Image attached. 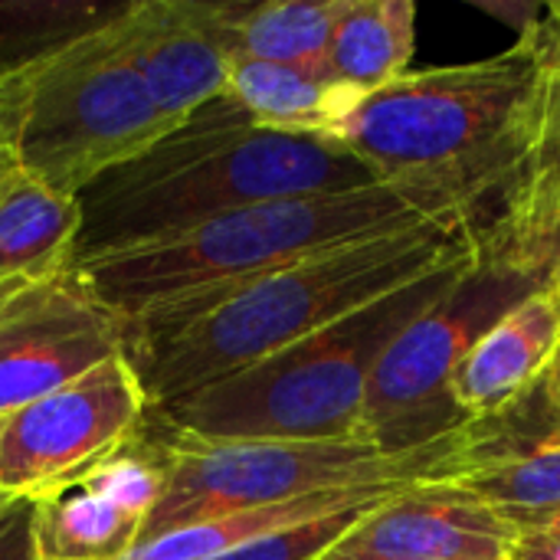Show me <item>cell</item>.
<instances>
[{
  "label": "cell",
  "mask_w": 560,
  "mask_h": 560,
  "mask_svg": "<svg viewBox=\"0 0 560 560\" xmlns=\"http://www.w3.org/2000/svg\"><path fill=\"white\" fill-rule=\"evenodd\" d=\"M548 390H551V397L560 404V351L558 358H555V364H551V371H548Z\"/></svg>",
  "instance_id": "cell-27"
},
{
  "label": "cell",
  "mask_w": 560,
  "mask_h": 560,
  "mask_svg": "<svg viewBox=\"0 0 560 560\" xmlns=\"http://www.w3.org/2000/svg\"><path fill=\"white\" fill-rule=\"evenodd\" d=\"M161 443L144 433L33 502L36 560H125L164 499Z\"/></svg>",
  "instance_id": "cell-11"
},
{
  "label": "cell",
  "mask_w": 560,
  "mask_h": 560,
  "mask_svg": "<svg viewBox=\"0 0 560 560\" xmlns=\"http://www.w3.org/2000/svg\"><path fill=\"white\" fill-rule=\"evenodd\" d=\"M410 489V486H407ZM390 492H400L394 486H364V489H338V492H322L282 505H266V509H249L197 525H184L174 532H164L158 538L141 541L125 560H213L233 548H243L262 535H272L279 528H292L341 509H351L358 502L384 499Z\"/></svg>",
  "instance_id": "cell-19"
},
{
  "label": "cell",
  "mask_w": 560,
  "mask_h": 560,
  "mask_svg": "<svg viewBox=\"0 0 560 560\" xmlns=\"http://www.w3.org/2000/svg\"><path fill=\"white\" fill-rule=\"evenodd\" d=\"M0 436H3V420H0Z\"/></svg>",
  "instance_id": "cell-31"
},
{
  "label": "cell",
  "mask_w": 560,
  "mask_h": 560,
  "mask_svg": "<svg viewBox=\"0 0 560 560\" xmlns=\"http://www.w3.org/2000/svg\"><path fill=\"white\" fill-rule=\"evenodd\" d=\"M515 525L450 486H410L368 512L331 551L358 560H509Z\"/></svg>",
  "instance_id": "cell-13"
},
{
  "label": "cell",
  "mask_w": 560,
  "mask_h": 560,
  "mask_svg": "<svg viewBox=\"0 0 560 560\" xmlns=\"http://www.w3.org/2000/svg\"><path fill=\"white\" fill-rule=\"evenodd\" d=\"M509 560H560V528H525L515 535Z\"/></svg>",
  "instance_id": "cell-25"
},
{
  "label": "cell",
  "mask_w": 560,
  "mask_h": 560,
  "mask_svg": "<svg viewBox=\"0 0 560 560\" xmlns=\"http://www.w3.org/2000/svg\"><path fill=\"white\" fill-rule=\"evenodd\" d=\"M226 95L256 128L335 138L345 131L364 95L338 82L328 69L279 66L262 59H233Z\"/></svg>",
  "instance_id": "cell-17"
},
{
  "label": "cell",
  "mask_w": 560,
  "mask_h": 560,
  "mask_svg": "<svg viewBox=\"0 0 560 560\" xmlns=\"http://www.w3.org/2000/svg\"><path fill=\"white\" fill-rule=\"evenodd\" d=\"M551 289L558 292V299H560V217H558V230H555V262H551Z\"/></svg>",
  "instance_id": "cell-26"
},
{
  "label": "cell",
  "mask_w": 560,
  "mask_h": 560,
  "mask_svg": "<svg viewBox=\"0 0 560 560\" xmlns=\"http://www.w3.org/2000/svg\"><path fill=\"white\" fill-rule=\"evenodd\" d=\"M322 560H358V558H338V555H325Z\"/></svg>",
  "instance_id": "cell-30"
},
{
  "label": "cell",
  "mask_w": 560,
  "mask_h": 560,
  "mask_svg": "<svg viewBox=\"0 0 560 560\" xmlns=\"http://www.w3.org/2000/svg\"><path fill=\"white\" fill-rule=\"evenodd\" d=\"M459 256L354 315L158 413L200 440H361L368 387L394 338L476 262Z\"/></svg>",
  "instance_id": "cell-4"
},
{
  "label": "cell",
  "mask_w": 560,
  "mask_h": 560,
  "mask_svg": "<svg viewBox=\"0 0 560 560\" xmlns=\"http://www.w3.org/2000/svg\"><path fill=\"white\" fill-rule=\"evenodd\" d=\"M450 486L482 499L502 518H509L515 532H522L545 515L560 512V440L535 450L532 456L463 476Z\"/></svg>",
  "instance_id": "cell-21"
},
{
  "label": "cell",
  "mask_w": 560,
  "mask_h": 560,
  "mask_svg": "<svg viewBox=\"0 0 560 560\" xmlns=\"http://www.w3.org/2000/svg\"><path fill=\"white\" fill-rule=\"evenodd\" d=\"M522 36L532 43L538 62L551 72L560 75V3H548L541 7L525 26H522Z\"/></svg>",
  "instance_id": "cell-24"
},
{
  "label": "cell",
  "mask_w": 560,
  "mask_h": 560,
  "mask_svg": "<svg viewBox=\"0 0 560 560\" xmlns=\"http://www.w3.org/2000/svg\"><path fill=\"white\" fill-rule=\"evenodd\" d=\"M413 46V0H348L331 49L325 56V69L338 82L358 89L361 95H371L407 75Z\"/></svg>",
  "instance_id": "cell-18"
},
{
  "label": "cell",
  "mask_w": 560,
  "mask_h": 560,
  "mask_svg": "<svg viewBox=\"0 0 560 560\" xmlns=\"http://www.w3.org/2000/svg\"><path fill=\"white\" fill-rule=\"evenodd\" d=\"M240 7L207 0H141L118 7L115 23L125 49L158 112L174 128L226 95Z\"/></svg>",
  "instance_id": "cell-12"
},
{
  "label": "cell",
  "mask_w": 560,
  "mask_h": 560,
  "mask_svg": "<svg viewBox=\"0 0 560 560\" xmlns=\"http://www.w3.org/2000/svg\"><path fill=\"white\" fill-rule=\"evenodd\" d=\"M128 351V325L82 269L0 289V420Z\"/></svg>",
  "instance_id": "cell-10"
},
{
  "label": "cell",
  "mask_w": 560,
  "mask_h": 560,
  "mask_svg": "<svg viewBox=\"0 0 560 560\" xmlns=\"http://www.w3.org/2000/svg\"><path fill=\"white\" fill-rule=\"evenodd\" d=\"M476 249L472 213L345 243L194 308L128 325L125 354L151 410L164 413Z\"/></svg>",
  "instance_id": "cell-1"
},
{
  "label": "cell",
  "mask_w": 560,
  "mask_h": 560,
  "mask_svg": "<svg viewBox=\"0 0 560 560\" xmlns=\"http://www.w3.org/2000/svg\"><path fill=\"white\" fill-rule=\"evenodd\" d=\"M545 285H551V266L479 246L476 262L377 361L361 440L397 456L466 427L469 420L450 397L456 368L502 315Z\"/></svg>",
  "instance_id": "cell-8"
},
{
  "label": "cell",
  "mask_w": 560,
  "mask_h": 560,
  "mask_svg": "<svg viewBox=\"0 0 560 560\" xmlns=\"http://www.w3.org/2000/svg\"><path fill=\"white\" fill-rule=\"evenodd\" d=\"M390 495H384V499H390ZM384 499L358 502L351 509H341V512H331V515H322V518H312V522H302L292 528H279L272 535H262V538H256L243 548H233L213 560H322L325 555H331L341 545V538L368 512H374Z\"/></svg>",
  "instance_id": "cell-22"
},
{
  "label": "cell",
  "mask_w": 560,
  "mask_h": 560,
  "mask_svg": "<svg viewBox=\"0 0 560 560\" xmlns=\"http://www.w3.org/2000/svg\"><path fill=\"white\" fill-rule=\"evenodd\" d=\"M158 443L167 486L141 541L322 492L459 482L472 472V420L430 446L397 456L364 440H200L167 427Z\"/></svg>",
  "instance_id": "cell-7"
},
{
  "label": "cell",
  "mask_w": 560,
  "mask_h": 560,
  "mask_svg": "<svg viewBox=\"0 0 560 560\" xmlns=\"http://www.w3.org/2000/svg\"><path fill=\"white\" fill-rule=\"evenodd\" d=\"M82 207L33 174L10 167L0 180V289L75 269Z\"/></svg>",
  "instance_id": "cell-16"
},
{
  "label": "cell",
  "mask_w": 560,
  "mask_h": 560,
  "mask_svg": "<svg viewBox=\"0 0 560 560\" xmlns=\"http://www.w3.org/2000/svg\"><path fill=\"white\" fill-rule=\"evenodd\" d=\"M0 560H36L33 502L0 495Z\"/></svg>",
  "instance_id": "cell-23"
},
{
  "label": "cell",
  "mask_w": 560,
  "mask_h": 560,
  "mask_svg": "<svg viewBox=\"0 0 560 560\" xmlns=\"http://www.w3.org/2000/svg\"><path fill=\"white\" fill-rule=\"evenodd\" d=\"M345 3L348 0H269L240 7L233 30L236 59L325 69Z\"/></svg>",
  "instance_id": "cell-20"
},
{
  "label": "cell",
  "mask_w": 560,
  "mask_h": 560,
  "mask_svg": "<svg viewBox=\"0 0 560 560\" xmlns=\"http://www.w3.org/2000/svg\"><path fill=\"white\" fill-rule=\"evenodd\" d=\"M345 141L256 128L220 95L138 161L79 194V259L154 243L246 207L381 184Z\"/></svg>",
  "instance_id": "cell-2"
},
{
  "label": "cell",
  "mask_w": 560,
  "mask_h": 560,
  "mask_svg": "<svg viewBox=\"0 0 560 560\" xmlns=\"http://www.w3.org/2000/svg\"><path fill=\"white\" fill-rule=\"evenodd\" d=\"M545 525H555V528H560V512H551V515H545L541 522H535V525H528V528H545ZM525 532V528H522Z\"/></svg>",
  "instance_id": "cell-28"
},
{
  "label": "cell",
  "mask_w": 560,
  "mask_h": 560,
  "mask_svg": "<svg viewBox=\"0 0 560 560\" xmlns=\"http://www.w3.org/2000/svg\"><path fill=\"white\" fill-rule=\"evenodd\" d=\"M115 13L0 69V151L62 194L79 197L177 131L131 62Z\"/></svg>",
  "instance_id": "cell-5"
},
{
  "label": "cell",
  "mask_w": 560,
  "mask_h": 560,
  "mask_svg": "<svg viewBox=\"0 0 560 560\" xmlns=\"http://www.w3.org/2000/svg\"><path fill=\"white\" fill-rule=\"evenodd\" d=\"M10 167H13V164H10V161L3 158V151H0V180L7 177V171H10Z\"/></svg>",
  "instance_id": "cell-29"
},
{
  "label": "cell",
  "mask_w": 560,
  "mask_h": 560,
  "mask_svg": "<svg viewBox=\"0 0 560 560\" xmlns=\"http://www.w3.org/2000/svg\"><path fill=\"white\" fill-rule=\"evenodd\" d=\"M148 413L151 400L128 354L108 358L3 420L0 495L43 499L138 440Z\"/></svg>",
  "instance_id": "cell-9"
},
{
  "label": "cell",
  "mask_w": 560,
  "mask_h": 560,
  "mask_svg": "<svg viewBox=\"0 0 560 560\" xmlns=\"http://www.w3.org/2000/svg\"><path fill=\"white\" fill-rule=\"evenodd\" d=\"M560 351V299L551 285L538 289L502 315L463 358L450 397L466 420L492 417L535 390Z\"/></svg>",
  "instance_id": "cell-15"
},
{
  "label": "cell",
  "mask_w": 560,
  "mask_h": 560,
  "mask_svg": "<svg viewBox=\"0 0 560 560\" xmlns=\"http://www.w3.org/2000/svg\"><path fill=\"white\" fill-rule=\"evenodd\" d=\"M450 213H472L469 194L450 180H381L358 190L246 207L75 266L125 325H138L194 308L315 253L410 230Z\"/></svg>",
  "instance_id": "cell-3"
},
{
  "label": "cell",
  "mask_w": 560,
  "mask_h": 560,
  "mask_svg": "<svg viewBox=\"0 0 560 560\" xmlns=\"http://www.w3.org/2000/svg\"><path fill=\"white\" fill-rule=\"evenodd\" d=\"M538 75L525 36L492 59L407 72L348 118L338 141L384 180L436 177L463 187L472 217L495 190Z\"/></svg>",
  "instance_id": "cell-6"
},
{
  "label": "cell",
  "mask_w": 560,
  "mask_h": 560,
  "mask_svg": "<svg viewBox=\"0 0 560 560\" xmlns=\"http://www.w3.org/2000/svg\"><path fill=\"white\" fill-rule=\"evenodd\" d=\"M489 197H495V210L476 220L479 246L551 266L560 217V75L541 62L505 171Z\"/></svg>",
  "instance_id": "cell-14"
}]
</instances>
